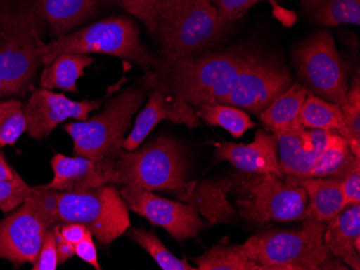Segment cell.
<instances>
[{"mask_svg":"<svg viewBox=\"0 0 360 270\" xmlns=\"http://www.w3.org/2000/svg\"><path fill=\"white\" fill-rule=\"evenodd\" d=\"M14 178V169L8 164L0 147V181L11 180Z\"/></svg>","mask_w":360,"mask_h":270,"instance_id":"cell-40","label":"cell"},{"mask_svg":"<svg viewBox=\"0 0 360 270\" xmlns=\"http://www.w3.org/2000/svg\"><path fill=\"white\" fill-rule=\"evenodd\" d=\"M260 1L264 0H212V4L224 21L233 24Z\"/></svg>","mask_w":360,"mask_h":270,"instance_id":"cell-34","label":"cell"},{"mask_svg":"<svg viewBox=\"0 0 360 270\" xmlns=\"http://www.w3.org/2000/svg\"><path fill=\"white\" fill-rule=\"evenodd\" d=\"M312 13L315 21L323 26H359L360 0H323Z\"/></svg>","mask_w":360,"mask_h":270,"instance_id":"cell-29","label":"cell"},{"mask_svg":"<svg viewBox=\"0 0 360 270\" xmlns=\"http://www.w3.org/2000/svg\"><path fill=\"white\" fill-rule=\"evenodd\" d=\"M120 5V0H35L38 17L50 29L52 37L68 34L94 17L103 7Z\"/></svg>","mask_w":360,"mask_h":270,"instance_id":"cell-19","label":"cell"},{"mask_svg":"<svg viewBox=\"0 0 360 270\" xmlns=\"http://www.w3.org/2000/svg\"><path fill=\"white\" fill-rule=\"evenodd\" d=\"M217 162L226 161L245 173H271L284 178L281 170L276 137L264 130H257L252 144L221 142L216 144Z\"/></svg>","mask_w":360,"mask_h":270,"instance_id":"cell-17","label":"cell"},{"mask_svg":"<svg viewBox=\"0 0 360 270\" xmlns=\"http://www.w3.org/2000/svg\"><path fill=\"white\" fill-rule=\"evenodd\" d=\"M343 123L347 130L349 149L360 157V80L359 74L352 80L347 90V100L341 107Z\"/></svg>","mask_w":360,"mask_h":270,"instance_id":"cell-31","label":"cell"},{"mask_svg":"<svg viewBox=\"0 0 360 270\" xmlns=\"http://www.w3.org/2000/svg\"><path fill=\"white\" fill-rule=\"evenodd\" d=\"M355 158L347 139L333 132L329 137L328 144L315 161L309 178L341 177L353 164Z\"/></svg>","mask_w":360,"mask_h":270,"instance_id":"cell-25","label":"cell"},{"mask_svg":"<svg viewBox=\"0 0 360 270\" xmlns=\"http://www.w3.org/2000/svg\"><path fill=\"white\" fill-rule=\"evenodd\" d=\"M295 64L302 86L319 97L342 107L349 90V66L338 51L333 34L319 30L295 51Z\"/></svg>","mask_w":360,"mask_h":270,"instance_id":"cell-10","label":"cell"},{"mask_svg":"<svg viewBox=\"0 0 360 270\" xmlns=\"http://www.w3.org/2000/svg\"><path fill=\"white\" fill-rule=\"evenodd\" d=\"M323 1V0H301L303 7L307 10H309V11H313V10L319 7Z\"/></svg>","mask_w":360,"mask_h":270,"instance_id":"cell-42","label":"cell"},{"mask_svg":"<svg viewBox=\"0 0 360 270\" xmlns=\"http://www.w3.org/2000/svg\"><path fill=\"white\" fill-rule=\"evenodd\" d=\"M58 265V250H56V235L53 227L48 229L44 238L39 255L35 263L32 264V270H56Z\"/></svg>","mask_w":360,"mask_h":270,"instance_id":"cell-36","label":"cell"},{"mask_svg":"<svg viewBox=\"0 0 360 270\" xmlns=\"http://www.w3.org/2000/svg\"><path fill=\"white\" fill-rule=\"evenodd\" d=\"M330 130H302L276 133L281 170L288 180L309 178V173L328 144Z\"/></svg>","mask_w":360,"mask_h":270,"instance_id":"cell-16","label":"cell"},{"mask_svg":"<svg viewBox=\"0 0 360 270\" xmlns=\"http://www.w3.org/2000/svg\"><path fill=\"white\" fill-rule=\"evenodd\" d=\"M219 241L200 257H192L199 270H260L259 266L240 251V245Z\"/></svg>","mask_w":360,"mask_h":270,"instance_id":"cell-27","label":"cell"},{"mask_svg":"<svg viewBox=\"0 0 360 270\" xmlns=\"http://www.w3.org/2000/svg\"><path fill=\"white\" fill-rule=\"evenodd\" d=\"M286 180L300 185L307 191L309 203L304 220L311 219L327 223L347 207L340 177Z\"/></svg>","mask_w":360,"mask_h":270,"instance_id":"cell-21","label":"cell"},{"mask_svg":"<svg viewBox=\"0 0 360 270\" xmlns=\"http://www.w3.org/2000/svg\"><path fill=\"white\" fill-rule=\"evenodd\" d=\"M60 225L53 227L54 235H56V250H58V264L65 263L72 259L75 255V245L68 243L60 231Z\"/></svg>","mask_w":360,"mask_h":270,"instance_id":"cell-39","label":"cell"},{"mask_svg":"<svg viewBox=\"0 0 360 270\" xmlns=\"http://www.w3.org/2000/svg\"><path fill=\"white\" fill-rule=\"evenodd\" d=\"M290 231H264L248 238L240 251L260 270H347L323 239L326 223L305 219Z\"/></svg>","mask_w":360,"mask_h":270,"instance_id":"cell-3","label":"cell"},{"mask_svg":"<svg viewBox=\"0 0 360 270\" xmlns=\"http://www.w3.org/2000/svg\"><path fill=\"white\" fill-rule=\"evenodd\" d=\"M286 66L275 58L248 52L233 90L220 104L259 114L292 86Z\"/></svg>","mask_w":360,"mask_h":270,"instance_id":"cell-11","label":"cell"},{"mask_svg":"<svg viewBox=\"0 0 360 270\" xmlns=\"http://www.w3.org/2000/svg\"><path fill=\"white\" fill-rule=\"evenodd\" d=\"M54 195L53 225H84L103 245H110L131 227L129 207L113 184Z\"/></svg>","mask_w":360,"mask_h":270,"instance_id":"cell-9","label":"cell"},{"mask_svg":"<svg viewBox=\"0 0 360 270\" xmlns=\"http://www.w3.org/2000/svg\"><path fill=\"white\" fill-rule=\"evenodd\" d=\"M34 192V187H30L19 173L14 170L11 180L0 181V211L9 213L25 203Z\"/></svg>","mask_w":360,"mask_h":270,"instance_id":"cell-32","label":"cell"},{"mask_svg":"<svg viewBox=\"0 0 360 270\" xmlns=\"http://www.w3.org/2000/svg\"><path fill=\"white\" fill-rule=\"evenodd\" d=\"M60 231L63 237L74 245L84 241V238L92 234L84 225L79 224V223H66V224L60 225Z\"/></svg>","mask_w":360,"mask_h":270,"instance_id":"cell-38","label":"cell"},{"mask_svg":"<svg viewBox=\"0 0 360 270\" xmlns=\"http://www.w3.org/2000/svg\"><path fill=\"white\" fill-rule=\"evenodd\" d=\"M54 177L41 189L56 192H78L102 185L113 184L115 167L101 164L84 156H66L56 153L51 160Z\"/></svg>","mask_w":360,"mask_h":270,"instance_id":"cell-18","label":"cell"},{"mask_svg":"<svg viewBox=\"0 0 360 270\" xmlns=\"http://www.w3.org/2000/svg\"><path fill=\"white\" fill-rule=\"evenodd\" d=\"M44 28L46 24L28 0H3L0 4V76L19 97L32 88L44 66Z\"/></svg>","mask_w":360,"mask_h":270,"instance_id":"cell-4","label":"cell"},{"mask_svg":"<svg viewBox=\"0 0 360 270\" xmlns=\"http://www.w3.org/2000/svg\"><path fill=\"white\" fill-rule=\"evenodd\" d=\"M145 97V88H125L106 102L100 114L65 125V132L74 142V154L115 167L122 151L125 133Z\"/></svg>","mask_w":360,"mask_h":270,"instance_id":"cell-8","label":"cell"},{"mask_svg":"<svg viewBox=\"0 0 360 270\" xmlns=\"http://www.w3.org/2000/svg\"><path fill=\"white\" fill-rule=\"evenodd\" d=\"M248 52L231 48L221 52L158 60L155 67L141 79L145 90H158L186 102L192 108L220 102L233 90Z\"/></svg>","mask_w":360,"mask_h":270,"instance_id":"cell-1","label":"cell"},{"mask_svg":"<svg viewBox=\"0 0 360 270\" xmlns=\"http://www.w3.org/2000/svg\"><path fill=\"white\" fill-rule=\"evenodd\" d=\"M165 120L175 124L186 125L189 128L201 125V119L196 114L195 109L171 95L153 90L149 94L148 102L135 120L132 132L123 141V150L132 152L139 149L153 128Z\"/></svg>","mask_w":360,"mask_h":270,"instance_id":"cell-15","label":"cell"},{"mask_svg":"<svg viewBox=\"0 0 360 270\" xmlns=\"http://www.w3.org/2000/svg\"><path fill=\"white\" fill-rule=\"evenodd\" d=\"M120 195L129 210L165 229L178 243L196 237L206 227L199 212L181 201L158 196L153 191L122 185Z\"/></svg>","mask_w":360,"mask_h":270,"instance_id":"cell-13","label":"cell"},{"mask_svg":"<svg viewBox=\"0 0 360 270\" xmlns=\"http://www.w3.org/2000/svg\"><path fill=\"white\" fill-rule=\"evenodd\" d=\"M188 162L173 138L161 135L139 150L122 149L115 162L113 184L172 193L187 203L200 181H188Z\"/></svg>","mask_w":360,"mask_h":270,"instance_id":"cell-5","label":"cell"},{"mask_svg":"<svg viewBox=\"0 0 360 270\" xmlns=\"http://www.w3.org/2000/svg\"><path fill=\"white\" fill-rule=\"evenodd\" d=\"M12 96H15V93L12 90L11 86L0 76V100L12 97Z\"/></svg>","mask_w":360,"mask_h":270,"instance_id":"cell-41","label":"cell"},{"mask_svg":"<svg viewBox=\"0 0 360 270\" xmlns=\"http://www.w3.org/2000/svg\"><path fill=\"white\" fill-rule=\"evenodd\" d=\"M51 227V220L32 192L25 203L0 220V259H7L15 268L35 263Z\"/></svg>","mask_w":360,"mask_h":270,"instance_id":"cell-12","label":"cell"},{"mask_svg":"<svg viewBox=\"0 0 360 270\" xmlns=\"http://www.w3.org/2000/svg\"><path fill=\"white\" fill-rule=\"evenodd\" d=\"M230 193L236 195V211L252 227L272 222L303 221L309 196L300 185L271 173H233Z\"/></svg>","mask_w":360,"mask_h":270,"instance_id":"cell-7","label":"cell"},{"mask_svg":"<svg viewBox=\"0 0 360 270\" xmlns=\"http://www.w3.org/2000/svg\"><path fill=\"white\" fill-rule=\"evenodd\" d=\"M232 24L220 18L212 0H161L153 37L163 62L201 55L215 49Z\"/></svg>","mask_w":360,"mask_h":270,"instance_id":"cell-2","label":"cell"},{"mask_svg":"<svg viewBox=\"0 0 360 270\" xmlns=\"http://www.w3.org/2000/svg\"><path fill=\"white\" fill-rule=\"evenodd\" d=\"M340 179L347 205H360V157H356L353 164Z\"/></svg>","mask_w":360,"mask_h":270,"instance_id":"cell-35","label":"cell"},{"mask_svg":"<svg viewBox=\"0 0 360 270\" xmlns=\"http://www.w3.org/2000/svg\"><path fill=\"white\" fill-rule=\"evenodd\" d=\"M309 90L300 83H293L259 114L261 123L272 134L302 130L300 112Z\"/></svg>","mask_w":360,"mask_h":270,"instance_id":"cell-22","label":"cell"},{"mask_svg":"<svg viewBox=\"0 0 360 270\" xmlns=\"http://www.w3.org/2000/svg\"><path fill=\"white\" fill-rule=\"evenodd\" d=\"M300 122L307 130H330L347 139L341 107L311 93L301 108Z\"/></svg>","mask_w":360,"mask_h":270,"instance_id":"cell-24","label":"cell"},{"mask_svg":"<svg viewBox=\"0 0 360 270\" xmlns=\"http://www.w3.org/2000/svg\"><path fill=\"white\" fill-rule=\"evenodd\" d=\"M323 239L335 259L351 269L359 270L360 255L355 245L360 241V205H347L327 222Z\"/></svg>","mask_w":360,"mask_h":270,"instance_id":"cell-20","label":"cell"},{"mask_svg":"<svg viewBox=\"0 0 360 270\" xmlns=\"http://www.w3.org/2000/svg\"><path fill=\"white\" fill-rule=\"evenodd\" d=\"M94 62V58L86 54H60L50 65L44 66L40 76V88L78 93L77 81Z\"/></svg>","mask_w":360,"mask_h":270,"instance_id":"cell-23","label":"cell"},{"mask_svg":"<svg viewBox=\"0 0 360 270\" xmlns=\"http://www.w3.org/2000/svg\"><path fill=\"white\" fill-rule=\"evenodd\" d=\"M27 130L23 104L20 100L0 102V147L13 146Z\"/></svg>","mask_w":360,"mask_h":270,"instance_id":"cell-30","label":"cell"},{"mask_svg":"<svg viewBox=\"0 0 360 270\" xmlns=\"http://www.w3.org/2000/svg\"><path fill=\"white\" fill-rule=\"evenodd\" d=\"M102 100L75 102L64 94L46 88L34 90L23 104L24 116L30 137L41 140L51 134L60 123L72 120L86 121L91 112L100 108Z\"/></svg>","mask_w":360,"mask_h":270,"instance_id":"cell-14","label":"cell"},{"mask_svg":"<svg viewBox=\"0 0 360 270\" xmlns=\"http://www.w3.org/2000/svg\"><path fill=\"white\" fill-rule=\"evenodd\" d=\"M1 1H3V0H0V4H1Z\"/></svg>","mask_w":360,"mask_h":270,"instance_id":"cell-43","label":"cell"},{"mask_svg":"<svg viewBox=\"0 0 360 270\" xmlns=\"http://www.w3.org/2000/svg\"><path fill=\"white\" fill-rule=\"evenodd\" d=\"M161 0H120L124 11L139 19L153 36L157 25V7Z\"/></svg>","mask_w":360,"mask_h":270,"instance_id":"cell-33","label":"cell"},{"mask_svg":"<svg viewBox=\"0 0 360 270\" xmlns=\"http://www.w3.org/2000/svg\"><path fill=\"white\" fill-rule=\"evenodd\" d=\"M106 54L131 60L149 72L159 58L153 55L141 39V32L133 20L127 17H109L86 27L54 38L41 46L44 66H48L60 54Z\"/></svg>","mask_w":360,"mask_h":270,"instance_id":"cell-6","label":"cell"},{"mask_svg":"<svg viewBox=\"0 0 360 270\" xmlns=\"http://www.w3.org/2000/svg\"><path fill=\"white\" fill-rule=\"evenodd\" d=\"M127 237L141 245L163 270H196L185 259L176 257L153 231L145 229H129Z\"/></svg>","mask_w":360,"mask_h":270,"instance_id":"cell-28","label":"cell"},{"mask_svg":"<svg viewBox=\"0 0 360 270\" xmlns=\"http://www.w3.org/2000/svg\"><path fill=\"white\" fill-rule=\"evenodd\" d=\"M195 111L201 121L212 126L222 127L234 138H240L245 133L256 126L246 111L230 104L212 102L204 104Z\"/></svg>","mask_w":360,"mask_h":270,"instance_id":"cell-26","label":"cell"},{"mask_svg":"<svg viewBox=\"0 0 360 270\" xmlns=\"http://www.w3.org/2000/svg\"><path fill=\"white\" fill-rule=\"evenodd\" d=\"M75 254H76L79 259L93 266L95 269H102L100 263H98V259H97L96 247H95L94 243H93L92 234L89 235L88 237L84 238V241L75 245Z\"/></svg>","mask_w":360,"mask_h":270,"instance_id":"cell-37","label":"cell"}]
</instances>
